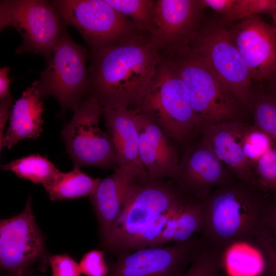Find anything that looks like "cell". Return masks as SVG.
<instances>
[{"mask_svg": "<svg viewBox=\"0 0 276 276\" xmlns=\"http://www.w3.org/2000/svg\"><path fill=\"white\" fill-rule=\"evenodd\" d=\"M89 94L103 107L135 108L150 85L161 60L149 42L138 34L114 44L90 51Z\"/></svg>", "mask_w": 276, "mask_h": 276, "instance_id": "cell-1", "label": "cell"}, {"mask_svg": "<svg viewBox=\"0 0 276 276\" xmlns=\"http://www.w3.org/2000/svg\"><path fill=\"white\" fill-rule=\"evenodd\" d=\"M261 190L236 178L214 190L202 201L203 245L223 252L238 244L252 246L267 202Z\"/></svg>", "mask_w": 276, "mask_h": 276, "instance_id": "cell-2", "label": "cell"}, {"mask_svg": "<svg viewBox=\"0 0 276 276\" xmlns=\"http://www.w3.org/2000/svg\"><path fill=\"white\" fill-rule=\"evenodd\" d=\"M166 54L186 86L201 130L209 125L242 121L245 109L189 45Z\"/></svg>", "mask_w": 276, "mask_h": 276, "instance_id": "cell-3", "label": "cell"}, {"mask_svg": "<svg viewBox=\"0 0 276 276\" xmlns=\"http://www.w3.org/2000/svg\"><path fill=\"white\" fill-rule=\"evenodd\" d=\"M134 109L178 142L187 141L201 130L186 86L174 62L166 56H161L155 75Z\"/></svg>", "mask_w": 276, "mask_h": 276, "instance_id": "cell-4", "label": "cell"}, {"mask_svg": "<svg viewBox=\"0 0 276 276\" xmlns=\"http://www.w3.org/2000/svg\"><path fill=\"white\" fill-rule=\"evenodd\" d=\"M192 199L171 180L140 178L109 234L103 241L104 246L118 255L126 242L156 217Z\"/></svg>", "mask_w": 276, "mask_h": 276, "instance_id": "cell-5", "label": "cell"}, {"mask_svg": "<svg viewBox=\"0 0 276 276\" xmlns=\"http://www.w3.org/2000/svg\"><path fill=\"white\" fill-rule=\"evenodd\" d=\"M87 57L86 50L74 42L65 29L47 66L32 84L42 98L54 97L63 115L67 109H77L89 95Z\"/></svg>", "mask_w": 276, "mask_h": 276, "instance_id": "cell-6", "label": "cell"}, {"mask_svg": "<svg viewBox=\"0 0 276 276\" xmlns=\"http://www.w3.org/2000/svg\"><path fill=\"white\" fill-rule=\"evenodd\" d=\"M189 45L203 58L240 105L252 110L257 94L226 26L219 22L201 26Z\"/></svg>", "mask_w": 276, "mask_h": 276, "instance_id": "cell-7", "label": "cell"}, {"mask_svg": "<svg viewBox=\"0 0 276 276\" xmlns=\"http://www.w3.org/2000/svg\"><path fill=\"white\" fill-rule=\"evenodd\" d=\"M66 24L51 3L42 0H5L0 2V30L16 29L22 37L18 54L33 52L48 63Z\"/></svg>", "mask_w": 276, "mask_h": 276, "instance_id": "cell-8", "label": "cell"}, {"mask_svg": "<svg viewBox=\"0 0 276 276\" xmlns=\"http://www.w3.org/2000/svg\"><path fill=\"white\" fill-rule=\"evenodd\" d=\"M102 111L97 98L89 94L63 126L61 135L74 168L118 169L110 137L99 127Z\"/></svg>", "mask_w": 276, "mask_h": 276, "instance_id": "cell-9", "label": "cell"}, {"mask_svg": "<svg viewBox=\"0 0 276 276\" xmlns=\"http://www.w3.org/2000/svg\"><path fill=\"white\" fill-rule=\"evenodd\" d=\"M51 3L64 22L80 32L90 51L143 34L130 19L105 0H57Z\"/></svg>", "mask_w": 276, "mask_h": 276, "instance_id": "cell-10", "label": "cell"}, {"mask_svg": "<svg viewBox=\"0 0 276 276\" xmlns=\"http://www.w3.org/2000/svg\"><path fill=\"white\" fill-rule=\"evenodd\" d=\"M44 258V241L29 196L20 214L1 220V269L8 276L32 275L36 270L34 267Z\"/></svg>", "mask_w": 276, "mask_h": 276, "instance_id": "cell-11", "label": "cell"}, {"mask_svg": "<svg viewBox=\"0 0 276 276\" xmlns=\"http://www.w3.org/2000/svg\"><path fill=\"white\" fill-rule=\"evenodd\" d=\"M202 246L198 234L183 242L122 254L107 276H181Z\"/></svg>", "mask_w": 276, "mask_h": 276, "instance_id": "cell-12", "label": "cell"}, {"mask_svg": "<svg viewBox=\"0 0 276 276\" xmlns=\"http://www.w3.org/2000/svg\"><path fill=\"white\" fill-rule=\"evenodd\" d=\"M202 0H157L149 42L159 53L189 45L201 27Z\"/></svg>", "mask_w": 276, "mask_h": 276, "instance_id": "cell-13", "label": "cell"}, {"mask_svg": "<svg viewBox=\"0 0 276 276\" xmlns=\"http://www.w3.org/2000/svg\"><path fill=\"white\" fill-rule=\"evenodd\" d=\"M227 28L252 81H268L276 75V33L259 14Z\"/></svg>", "mask_w": 276, "mask_h": 276, "instance_id": "cell-14", "label": "cell"}, {"mask_svg": "<svg viewBox=\"0 0 276 276\" xmlns=\"http://www.w3.org/2000/svg\"><path fill=\"white\" fill-rule=\"evenodd\" d=\"M235 178L201 140L186 149L170 180L190 197L203 201L214 190Z\"/></svg>", "mask_w": 276, "mask_h": 276, "instance_id": "cell-15", "label": "cell"}, {"mask_svg": "<svg viewBox=\"0 0 276 276\" xmlns=\"http://www.w3.org/2000/svg\"><path fill=\"white\" fill-rule=\"evenodd\" d=\"M134 109L139 153L143 166L151 178L171 179L180 159L172 139L154 122Z\"/></svg>", "mask_w": 276, "mask_h": 276, "instance_id": "cell-16", "label": "cell"}, {"mask_svg": "<svg viewBox=\"0 0 276 276\" xmlns=\"http://www.w3.org/2000/svg\"><path fill=\"white\" fill-rule=\"evenodd\" d=\"M246 125L238 121L207 125L201 130L202 140L236 178L257 186L254 168L243 150L242 138Z\"/></svg>", "mask_w": 276, "mask_h": 276, "instance_id": "cell-17", "label": "cell"}, {"mask_svg": "<svg viewBox=\"0 0 276 276\" xmlns=\"http://www.w3.org/2000/svg\"><path fill=\"white\" fill-rule=\"evenodd\" d=\"M141 178L145 177L132 170L119 168L101 179L90 196L103 241L109 234L129 193Z\"/></svg>", "mask_w": 276, "mask_h": 276, "instance_id": "cell-18", "label": "cell"}, {"mask_svg": "<svg viewBox=\"0 0 276 276\" xmlns=\"http://www.w3.org/2000/svg\"><path fill=\"white\" fill-rule=\"evenodd\" d=\"M134 114V108L103 107L102 116L118 168L129 169L141 177H148L149 176L140 159Z\"/></svg>", "mask_w": 276, "mask_h": 276, "instance_id": "cell-19", "label": "cell"}, {"mask_svg": "<svg viewBox=\"0 0 276 276\" xmlns=\"http://www.w3.org/2000/svg\"><path fill=\"white\" fill-rule=\"evenodd\" d=\"M39 91L31 84L15 101L9 117V124L0 142V149H10L25 139H36L42 131L43 102Z\"/></svg>", "mask_w": 276, "mask_h": 276, "instance_id": "cell-20", "label": "cell"}, {"mask_svg": "<svg viewBox=\"0 0 276 276\" xmlns=\"http://www.w3.org/2000/svg\"><path fill=\"white\" fill-rule=\"evenodd\" d=\"M202 224V201L192 199L169 219L160 235L149 247L185 242L199 234Z\"/></svg>", "mask_w": 276, "mask_h": 276, "instance_id": "cell-21", "label": "cell"}, {"mask_svg": "<svg viewBox=\"0 0 276 276\" xmlns=\"http://www.w3.org/2000/svg\"><path fill=\"white\" fill-rule=\"evenodd\" d=\"M101 179L74 168L68 172L59 171L42 186L51 200H62L90 196Z\"/></svg>", "mask_w": 276, "mask_h": 276, "instance_id": "cell-22", "label": "cell"}, {"mask_svg": "<svg viewBox=\"0 0 276 276\" xmlns=\"http://www.w3.org/2000/svg\"><path fill=\"white\" fill-rule=\"evenodd\" d=\"M19 177L34 183L43 185L59 171L47 157L33 154L18 158L2 166Z\"/></svg>", "mask_w": 276, "mask_h": 276, "instance_id": "cell-23", "label": "cell"}, {"mask_svg": "<svg viewBox=\"0 0 276 276\" xmlns=\"http://www.w3.org/2000/svg\"><path fill=\"white\" fill-rule=\"evenodd\" d=\"M113 9L131 20L136 28L143 33H149L155 16L156 1L105 0Z\"/></svg>", "mask_w": 276, "mask_h": 276, "instance_id": "cell-24", "label": "cell"}, {"mask_svg": "<svg viewBox=\"0 0 276 276\" xmlns=\"http://www.w3.org/2000/svg\"><path fill=\"white\" fill-rule=\"evenodd\" d=\"M252 111L254 125L276 145V96L270 94H257Z\"/></svg>", "mask_w": 276, "mask_h": 276, "instance_id": "cell-25", "label": "cell"}, {"mask_svg": "<svg viewBox=\"0 0 276 276\" xmlns=\"http://www.w3.org/2000/svg\"><path fill=\"white\" fill-rule=\"evenodd\" d=\"M182 206L170 210L156 217L126 242L118 255L149 247L151 243L160 235L169 219Z\"/></svg>", "mask_w": 276, "mask_h": 276, "instance_id": "cell-26", "label": "cell"}, {"mask_svg": "<svg viewBox=\"0 0 276 276\" xmlns=\"http://www.w3.org/2000/svg\"><path fill=\"white\" fill-rule=\"evenodd\" d=\"M224 254L203 245L181 276H216L223 269Z\"/></svg>", "mask_w": 276, "mask_h": 276, "instance_id": "cell-27", "label": "cell"}, {"mask_svg": "<svg viewBox=\"0 0 276 276\" xmlns=\"http://www.w3.org/2000/svg\"><path fill=\"white\" fill-rule=\"evenodd\" d=\"M276 10V0H235L230 11L221 16L219 23L226 26L254 15Z\"/></svg>", "mask_w": 276, "mask_h": 276, "instance_id": "cell-28", "label": "cell"}, {"mask_svg": "<svg viewBox=\"0 0 276 276\" xmlns=\"http://www.w3.org/2000/svg\"><path fill=\"white\" fill-rule=\"evenodd\" d=\"M272 142L267 134L254 125L247 124L242 138L243 150L254 168L259 159L273 147Z\"/></svg>", "mask_w": 276, "mask_h": 276, "instance_id": "cell-29", "label": "cell"}, {"mask_svg": "<svg viewBox=\"0 0 276 276\" xmlns=\"http://www.w3.org/2000/svg\"><path fill=\"white\" fill-rule=\"evenodd\" d=\"M254 170L257 186L276 192V145L259 159Z\"/></svg>", "mask_w": 276, "mask_h": 276, "instance_id": "cell-30", "label": "cell"}, {"mask_svg": "<svg viewBox=\"0 0 276 276\" xmlns=\"http://www.w3.org/2000/svg\"><path fill=\"white\" fill-rule=\"evenodd\" d=\"M79 265L81 273L86 276H107L109 270L104 252L98 249H93L85 254Z\"/></svg>", "mask_w": 276, "mask_h": 276, "instance_id": "cell-31", "label": "cell"}, {"mask_svg": "<svg viewBox=\"0 0 276 276\" xmlns=\"http://www.w3.org/2000/svg\"><path fill=\"white\" fill-rule=\"evenodd\" d=\"M51 276H80L79 265L67 254L52 255L49 257Z\"/></svg>", "mask_w": 276, "mask_h": 276, "instance_id": "cell-32", "label": "cell"}, {"mask_svg": "<svg viewBox=\"0 0 276 276\" xmlns=\"http://www.w3.org/2000/svg\"><path fill=\"white\" fill-rule=\"evenodd\" d=\"M260 236L276 248V201L266 202Z\"/></svg>", "mask_w": 276, "mask_h": 276, "instance_id": "cell-33", "label": "cell"}, {"mask_svg": "<svg viewBox=\"0 0 276 276\" xmlns=\"http://www.w3.org/2000/svg\"><path fill=\"white\" fill-rule=\"evenodd\" d=\"M261 254L265 264V270L270 276H276V248L271 246L260 236L252 245Z\"/></svg>", "mask_w": 276, "mask_h": 276, "instance_id": "cell-34", "label": "cell"}, {"mask_svg": "<svg viewBox=\"0 0 276 276\" xmlns=\"http://www.w3.org/2000/svg\"><path fill=\"white\" fill-rule=\"evenodd\" d=\"M204 7L210 8L220 13L221 16L226 15L231 10L235 0H202Z\"/></svg>", "mask_w": 276, "mask_h": 276, "instance_id": "cell-35", "label": "cell"}, {"mask_svg": "<svg viewBox=\"0 0 276 276\" xmlns=\"http://www.w3.org/2000/svg\"><path fill=\"white\" fill-rule=\"evenodd\" d=\"M13 102L12 96L1 100L0 102V142L2 141L5 133V127L11 114Z\"/></svg>", "mask_w": 276, "mask_h": 276, "instance_id": "cell-36", "label": "cell"}, {"mask_svg": "<svg viewBox=\"0 0 276 276\" xmlns=\"http://www.w3.org/2000/svg\"><path fill=\"white\" fill-rule=\"evenodd\" d=\"M9 70L10 68L7 66L1 67L0 69L1 100L12 97L9 90V85L11 80L8 76Z\"/></svg>", "mask_w": 276, "mask_h": 276, "instance_id": "cell-37", "label": "cell"}, {"mask_svg": "<svg viewBox=\"0 0 276 276\" xmlns=\"http://www.w3.org/2000/svg\"><path fill=\"white\" fill-rule=\"evenodd\" d=\"M268 82L269 83L270 94L276 96V75Z\"/></svg>", "mask_w": 276, "mask_h": 276, "instance_id": "cell-38", "label": "cell"}, {"mask_svg": "<svg viewBox=\"0 0 276 276\" xmlns=\"http://www.w3.org/2000/svg\"><path fill=\"white\" fill-rule=\"evenodd\" d=\"M266 14L269 15L272 21L273 27L276 33V10H273L269 12H267L265 13Z\"/></svg>", "mask_w": 276, "mask_h": 276, "instance_id": "cell-39", "label": "cell"}, {"mask_svg": "<svg viewBox=\"0 0 276 276\" xmlns=\"http://www.w3.org/2000/svg\"><path fill=\"white\" fill-rule=\"evenodd\" d=\"M223 269L216 276H228L227 274H225V271L223 272Z\"/></svg>", "mask_w": 276, "mask_h": 276, "instance_id": "cell-40", "label": "cell"}, {"mask_svg": "<svg viewBox=\"0 0 276 276\" xmlns=\"http://www.w3.org/2000/svg\"><path fill=\"white\" fill-rule=\"evenodd\" d=\"M8 276V275H7Z\"/></svg>", "mask_w": 276, "mask_h": 276, "instance_id": "cell-41", "label": "cell"}]
</instances>
